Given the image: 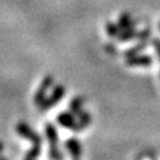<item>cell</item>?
<instances>
[{
    "label": "cell",
    "mask_w": 160,
    "mask_h": 160,
    "mask_svg": "<svg viewBox=\"0 0 160 160\" xmlns=\"http://www.w3.org/2000/svg\"><path fill=\"white\" fill-rule=\"evenodd\" d=\"M146 45H147V40H140V43H138L137 45H134L133 48L126 50L123 55H125L126 58L131 57V56H134V55H138V53H140V52L146 48Z\"/></svg>",
    "instance_id": "8fae6325"
},
{
    "label": "cell",
    "mask_w": 160,
    "mask_h": 160,
    "mask_svg": "<svg viewBox=\"0 0 160 160\" xmlns=\"http://www.w3.org/2000/svg\"><path fill=\"white\" fill-rule=\"evenodd\" d=\"M45 135L49 141V145L51 148L58 147V132L55 125L52 123H46L45 125Z\"/></svg>",
    "instance_id": "ba28073f"
},
{
    "label": "cell",
    "mask_w": 160,
    "mask_h": 160,
    "mask_svg": "<svg viewBox=\"0 0 160 160\" xmlns=\"http://www.w3.org/2000/svg\"><path fill=\"white\" fill-rule=\"evenodd\" d=\"M126 64L128 67H151L153 64V58L148 55H134L126 58Z\"/></svg>",
    "instance_id": "8992f818"
},
{
    "label": "cell",
    "mask_w": 160,
    "mask_h": 160,
    "mask_svg": "<svg viewBox=\"0 0 160 160\" xmlns=\"http://www.w3.org/2000/svg\"><path fill=\"white\" fill-rule=\"evenodd\" d=\"M121 31V28L119 26V24H115V23H112V22H108V23L106 24V32L108 34L109 37H114L116 38L118 37V34L120 33Z\"/></svg>",
    "instance_id": "4fadbf2b"
},
{
    "label": "cell",
    "mask_w": 160,
    "mask_h": 160,
    "mask_svg": "<svg viewBox=\"0 0 160 160\" xmlns=\"http://www.w3.org/2000/svg\"><path fill=\"white\" fill-rule=\"evenodd\" d=\"M106 50L110 53H115L116 52V48L113 44H106Z\"/></svg>",
    "instance_id": "e0dca14e"
},
{
    "label": "cell",
    "mask_w": 160,
    "mask_h": 160,
    "mask_svg": "<svg viewBox=\"0 0 160 160\" xmlns=\"http://www.w3.org/2000/svg\"><path fill=\"white\" fill-rule=\"evenodd\" d=\"M83 103H84V97H75L69 103V108L72 114L77 115L81 110L83 109Z\"/></svg>",
    "instance_id": "30bf717a"
},
{
    "label": "cell",
    "mask_w": 160,
    "mask_h": 160,
    "mask_svg": "<svg viewBox=\"0 0 160 160\" xmlns=\"http://www.w3.org/2000/svg\"><path fill=\"white\" fill-rule=\"evenodd\" d=\"M2 148H4V146H2V143L0 142V153L2 152Z\"/></svg>",
    "instance_id": "ac0fdd59"
},
{
    "label": "cell",
    "mask_w": 160,
    "mask_h": 160,
    "mask_svg": "<svg viewBox=\"0 0 160 160\" xmlns=\"http://www.w3.org/2000/svg\"><path fill=\"white\" fill-rule=\"evenodd\" d=\"M57 122L58 125H61L64 128L71 129V131L76 132V133L83 131V128L80 125L76 115L72 114L71 112H63V113H61L57 116Z\"/></svg>",
    "instance_id": "277c9868"
},
{
    "label": "cell",
    "mask_w": 160,
    "mask_h": 160,
    "mask_svg": "<svg viewBox=\"0 0 160 160\" xmlns=\"http://www.w3.org/2000/svg\"><path fill=\"white\" fill-rule=\"evenodd\" d=\"M53 82H55V78L52 77L51 75H48V76H45V77L43 78L39 88L37 89V92H36L34 97H33V101L37 106H39L40 103L44 101V98H45V96H46V92L51 88V86L53 84Z\"/></svg>",
    "instance_id": "5b68a950"
},
{
    "label": "cell",
    "mask_w": 160,
    "mask_h": 160,
    "mask_svg": "<svg viewBox=\"0 0 160 160\" xmlns=\"http://www.w3.org/2000/svg\"><path fill=\"white\" fill-rule=\"evenodd\" d=\"M64 95H65V88L61 84H58L53 88L51 95L44 98V101L38 106V108H39V110H48V109L55 107L63 98Z\"/></svg>",
    "instance_id": "7a4b0ae2"
},
{
    "label": "cell",
    "mask_w": 160,
    "mask_h": 160,
    "mask_svg": "<svg viewBox=\"0 0 160 160\" xmlns=\"http://www.w3.org/2000/svg\"><path fill=\"white\" fill-rule=\"evenodd\" d=\"M159 29H160V24H159Z\"/></svg>",
    "instance_id": "d6986e66"
},
{
    "label": "cell",
    "mask_w": 160,
    "mask_h": 160,
    "mask_svg": "<svg viewBox=\"0 0 160 160\" xmlns=\"http://www.w3.org/2000/svg\"><path fill=\"white\" fill-rule=\"evenodd\" d=\"M119 26L121 28V30H128V29H134L135 26V20L131 17V14L128 13H122L119 18Z\"/></svg>",
    "instance_id": "9c48e42d"
},
{
    "label": "cell",
    "mask_w": 160,
    "mask_h": 160,
    "mask_svg": "<svg viewBox=\"0 0 160 160\" xmlns=\"http://www.w3.org/2000/svg\"><path fill=\"white\" fill-rule=\"evenodd\" d=\"M65 148L68 149L69 154L74 159H78L82 155V145L76 138H69L65 141Z\"/></svg>",
    "instance_id": "52a82bcc"
},
{
    "label": "cell",
    "mask_w": 160,
    "mask_h": 160,
    "mask_svg": "<svg viewBox=\"0 0 160 160\" xmlns=\"http://www.w3.org/2000/svg\"><path fill=\"white\" fill-rule=\"evenodd\" d=\"M40 149H42V146H32V147L26 152V154L24 155V159L33 160V159H36V158H38L40 154Z\"/></svg>",
    "instance_id": "5bb4252c"
},
{
    "label": "cell",
    "mask_w": 160,
    "mask_h": 160,
    "mask_svg": "<svg viewBox=\"0 0 160 160\" xmlns=\"http://www.w3.org/2000/svg\"><path fill=\"white\" fill-rule=\"evenodd\" d=\"M152 44H153V48H154L155 52L158 55V59L160 62V39L159 38H155V39L152 40Z\"/></svg>",
    "instance_id": "2e32d148"
},
{
    "label": "cell",
    "mask_w": 160,
    "mask_h": 160,
    "mask_svg": "<svg viewBox=\"0 0 160 160\" xmlns=\"http://www.w3.org/2000/svg\"><path fill=\"white\" fill-rule=\"evenodd\" d=\"M151 37V30L145 29L141 31H137L134 29L122 30L120 33L118 34L116 39L119 42H131L134 39L139 40H148Z\"/></svg>",
    "instance_id": "6da1fadb"
},
{
    "label": "cell",
    "mask_w": 160,
    "mask_h": 160,
    "mask_svg": "<svg viewBox=\"0 0 160 160\" xmlns=\"http://www.w3.org/2000/svg\"><path fill=\"white\" fill-rule=\"evenodd\" d=\"M49 158H51V159H63L64 155L63 153L58 149V147H55V148H51V147H49Z\"/></svg>",
    "instance_id": "9a60e30c"
},
{
    "label": "cell",
    "mask_w": 160,
    "mask_h": 160,
    "mask_svg": "<svg viewBox=\"0 0 160 160\" xmlns=\"http://www.w3.org/2000/svg\"><path fill=\"white\" fill-rule=\"evenodd\" d=\"M76 118H77V120H78V122H80V125L82 126L83 129L87 128L92 122V115L89 114L88 112H86L84 109H82L80 113L76 115Z\"/></svg>",
    "instance_id": "7c38bea8"
},
{
    "label": "cell",
    "mask_w": 160,
    "mask_h": 160,
    "mask_svg": "<svg viewBox=\"0 0 160 160\" xmlns=\"http://www.w3.org/2000/svg\"><path fill=\"white\" fill-rule=\"evenodd\" d=\"M16 128H17L18 134L22 138H24V139L29 140L30 142L32 143V146H42V138H40V135L37 132H34L28 123L20 121Z\"/></svg>",
    "instance_id": "3957f363"
}]
</instances>
